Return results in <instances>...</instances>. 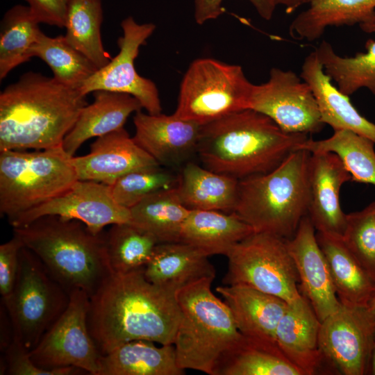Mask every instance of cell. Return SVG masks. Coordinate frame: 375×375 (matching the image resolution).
Instances as JSON below:
<instances>
[{"label":"cell","mask_w":375,"mask_h":375,"mask_svg":"<svg viewBox=\"0 0 375 375\" xmlns=\"http://www.w3.org/2000/svg\"><path fill=\"white\" fill-rule=\"evenodd\" d=\"M144 269L112 274L90 297L88 326L101 355L135 340L174 344L176 292L149 282Z\"/></svg>","instance_id":"obj_1"},{"label":"cell","mask_w":375,"mask_h":375,"mask_svg":"<svg viewBox=\"0 0 375 375\" xmlns=\"http://www.w3.org/2000/svg\"><path fill=\"white\" fill-rule=\"evenodd\" d=\"M88 104L79 89L40 73L22 74L0 94V151L62 146Z\"/></svg>","instance_id":"obj_2"},{"label":"cell","mask_w":375,"mask_h":375,"mask_svg":"<svg viewBox=\"0 0 375 375\" xmlns=\"http://www.w3.org/2000/svg\"><path fill=\"white\" fill-rule=\"evenodd\" d=\"M308 138L248 108L202 125L197 153L206 168L240 180L274 169Z\"/></svg>","instance_id":"obj_3"},{"label":"cell","mask_w":375,"mask_h":375,"mask_svg":"<svg viewBox=\"0 0 375 375\" xmlns=\"http://www.w3.org/2000/svg\"><path fill=\"white\" fill-rule=\"evenodd\" d=\"M13 233L69 294L81 290L90 297L113 274L106 232L95 234L81 221L45 215L14 227Z\"/></svg>","instance_id":"obj_4"},{"label":"cell","mask_w":375,"mask_h":375,"mask_svg":"<svg viewBox=\"0 0 375 375\" xmlns=\"http://www.w3.org/2000/svg\"><path fill=\"white\" fill-rule=\"evenodd\" d=\"M310 154L297 149L274 169L239 180L233 212L256 233L292 238L308 215Z\"/></svg>","instance_id":"obj_5"},{"label":"cell","mask_w":375,"mask_h":375,"mask_svg":"<svg viewBox=\"0 0 375 375\" xmlns=\"http://www.w3.org/2000/svg\"><path fill=\"white\" fill-rule=\"evenodd\" d=\"M212 278H204L176 292L181 312L174 345L177 362L212 375L222 353L240 336L231 311L211 290Z\"/></svg>","instance_id":"obj_6"},{"label":"cell","mask_w":375,"mask_h":375,"mask_svg":"<svg viewBox=\"0 0 375 375\" xmlns=\"http://www.w3.org/2000/svg\"><path fill=\"white\" fill-rule=\"evenodd\" d=\"M73 156L62 146L0 151V214L8 222L57 197L77 180Z\"/></svg>","instance_id":"obj_7"},{"label":"cell","mask_w":375,"mask_h":375,"mask_svg":"<svg viewBox=\"0 0 375 375\" xmlns=\"http://www.w3.org/2000/svg\"><path fill=\"white\" fill-rule=\"evenodd\" d=\"M253 85L240 65L210 58L196 59L183 77L174 114L205 125L248 109Z\"/></svg>","instance_id":"obj_8"},{"label":"cell","mask_w":375,"mask_h":375,"mask_svg":"<svg viewBox=\"0 0 375 375\" xmlns=\"http://www.w3.org/2000/svg\"><path fill=\"white\" fill-rule=\"evenodd\" d=\"M69 294L28 248L19 253L18 274L9 297L1 300L11 321L13 339L31 351L66 309Z\"/></svg>","instance_id":"obj_9"},{"label":"cell","mask_w":375,"mask_h":375,"mask_svg":"<svg viewBox=\"0 0 375 375\" xmlns=\"http://www.w3.org/2000/svg\"><path fill=\"white\" fill-rule=\"evenodd\" d=\"M226 256L225 285H247L288 303L301 297L298 272L286 239L254 232L235 244Z\"/></svg>","instance_id":"obj_10"},{"label":"cell","mask_w":375,"mask_h":375,"mask_svg":"<svg viewBox=\"0 0 375 375\" xmlns=\"http://www.w3.org/2000/svg\"><path fill=\"white\" fill-rule=\"evenodd\" d=\"M89 307L85 292L69 293L66 309L29 351L36 365L47 369L74 367L97 375L101 354L88 328Z\"/></svg>","instance_id":"obj_11"},{"label":"cell","mask_w":375,"mask_h":375,"mask_svg":"<svg viewBox=\"0 0 375 375\" xmlns=\"http://www.w3.org/2000/svg\"><path fill=\"white\" fill-rule=\"evenodd\" d=\"M249 108L269 117L287 133H317L324 126L310 85L290 70L273 67L267 82L253 84Z\"/></svg>","instance_id":"obj_12"},{"label":"cell","mask_w":375,"mask_h":375,"mask_svg":"<svg viewBox=\"0 0 375 375\" xmlns=\"http://www.w3.org/2000/svg\"><path fill=\"white\" fill-rule=\"evenodd\" d=\"M374 334L375 315L367 307L342 305L321 322L319 345L324 361L344 375L368 374Z\"/></svg>","instance_id":"obj_13"},{"label":"cell","mask_w":375,"mask_h":375,"mask_svg":"<svg viewBox=\"0 0 375 375\" xmlns=\"http://www.w3.org/2000/svg\"><path fill=\"white\" fill-rule=\"evenodd\" d=\"M120 25L123 35L117 40L118 54L85 81L79 90L86 96L97 90L129 94L148 113H160L162 106L156 84L138 74L134 66L140 46L153 33L156 25L139 24L131 16L123 19Z\"/></svg>","instance_id":"obj_14"},{"label":"cell","mask_w":375,"mask_h":375,"mask_svg":"<svg viewBox=\"0 0 375 375\" xmlns=\"http://www.w3.org/2000/svg\"><path fill=\"white\" fill-rule=\"evenodd\" d=\"M45 215H57L84 223L95 234L108 225L131 222L130 210L113 199L110 185L77 180L68 190L9 222L18 227Z\"/></svg>","instance_id":"obj_15"},{"label":"cell","mask_w":375,"mask_h":375,"mask_svg":"<svg viewBox=\"0 0 375 375\" xmlns=\"http://www.w3.org/2000/svg\"><path fill=\"white\" fill-rule=\"evenodd\" d=\"M287 245L298 272L300 292L322 322L342 304L318 244L316 230L308 215L301 220L293 237L287 240Z\"/></svg>","instance_id":"obj_16"},{"label":"cell","mask_w":375,"mask_h":375,"mask_svg":"<svg viewBox=\"0 0 375 375\" xmlns=\"http://www.w3.org/2000/svg\"><path fill=\"white\" fill-rule=\"evenodd\" d=\"M137 144L165 167L180 165L197 153L201 125L172 115L144 113L133 117Z\"/></svg>","instance_id":"obj_17"},{"label":"cell","mask_w":375,"mask_h":375,"mask_svg":"<svg viewBox=\"0 0 375 375\" xmlns=\"http://www.w3.org/2000/svg\"><path fill=\"white\" fill-rule=\"evenodd\" d=\"M72 161L78 180L110 186L130 172L159 165L124 128L98 137L88 154L73 156Z\"/></svg>","instance_id":"obj_18"},{"label":"cell","mask_w":375,"mask_h":375,"mask_svg":"<svg viewBox=\"0 0 375 375\" xmlns=\"http://www.w3.org/2000/svg\"><path fill=\"white\" fill-rule=\"evenodd\" d=\"M310 153L308 216L316 231L342 236L347 214L340 206V192L342 185L351 181V176L335 153Z\"/></svg>","instance_id":"obj_19"},{"label":"cell","mask_w":375,"mask_h":375,"mask_svg":"<svg viewBox=\"0 0 375 375\" xmlns=\"http://www.w3.org/2000/svg\"><path fill=\"white\" fill-rule=\"evenodd\" d=\"M321 322L302 294L288 303L275 333V340L285 356L303 375L317 374L324 356L319 345Z\"/></svg>","instance_id":"obj_20"},{"label":"cell","mask_w":375,"mask_h":375,"mask_svg":"<svg viewBox=\"0 0 375 375\" xmlns=\"http://www.w3.org/2000/svg\"><path fill=\"white\" fill-rule=\"evenodd\" d=\"M301 69L300 77L312 89L322 122L334 131H349L375 143V124L360 114L349 96L331 83L315 50L306 57Z\"/></svg>","instance_id":"obj_21"},{"label":"cell","mask_w":375,"mask_h":375,"mask_svg":"<svg viewBox=\"0 0 375 375\" xmlns=\"http://www.w3.org/2000/svg\"><path fill=\"white\" fill-rule=\"evenodd\" d=\"M208 257L183 242L158 243L144 274L149 282L176 292L202 279H215V269Z\"/></svg>","instance_id":"obj_22"},{"label":"cell","mask_w":375,"mask_h":375,"mask_svg":"<svg viewBox=\"0 0 375 375\" xmlns=\"http://www.w3.org/2000/svg\"><path fill=\"white\" fill-rule=\"evenodd\" d=\"M92 93L94 101L82 109L62 142L63 149L71 156L86 140L124 128L129 115L142 108L140 101L129 94L107 90Z\"/></svg>","instance_id":"obj_23"},{"label":"cell","mask_w":375,"mask_h":375,"mask_svg":"<svg viewBox=\"0 0 375 375\" xmlns=\"http://www.w3.org/2000/svg\"><path fill=\"white\" fill-rule=\"evenodd\" d=\"M216 290L228 306L241 334L275 340L277 326L288 303L244 284L218 286Z\"/></svg>","instance_id":"obj_24"},{"label":"cell","mask_w":375,"mask_h":375,"mask_svg":"<svg viewBox=\"0 0 375 375\" xmlns=\"http://www.w3.org/2000/svg\"><path fill=\"white\" fill-rule=\"evenodd\" d=\"M212 375H303L275 340L241 336L217 360Z\"/></svg>","instance_id":"obj_25"},{"label":"cell","mask_w":375,"mask_h":375,"mask_svg":"<svg viewBox=\"0 0 375 375\" xmlns=\"http://www.w3.org/2000/svg\"><path fill=\"white\" fill-rule=\"evenodd\" d=\"M154 342H126L99 360L97 375H183L173 344L156 346Z\"/></svg>","instance_id":"obj_26"},{"label":"cell","mask_w":375,"mask_h":375,"mask_svg":"<svg viewBox=\"0 0 375 375\" xmlns=\"http://www.w3.org/2000/svg\"><path fill=\"white\" fill-rule=\"evenodd\" d=\"M316 237L341 304L367 307L375 296V281L346 247L342 236L316 231Z\"/></svg>","instance_id":"obj_27"},{"label":"cell","mask_w":375,"mask_h":375,"mask_svg":"<svg viewBox=\"0 0 375 375\" xmlns=\"http://www.w3.org/2000/svg\"><path fill=\"white\" fill-rule=\"evenodd\" d=\"M253 229L234 212L190 210L182 228L180 242L189 244L208 256H226L231 249Z\"/></svg>","instance_id":"obj_28"},{"label":"cell","mask_w":375,"mask_h":375,"mask_svg":"<svg viewBox=\"0 0 375 375\" xmlns=\"http://www.w3.org/2000/svg\"><path fill=\"white\" fill-rule=\"evenodd\" d=\"M239 180L192 162H187L176 185L183 204L189 210L233 212L237 202Z\"/></svg>","instance_id":"obj_29"},{"label":"cell","mask_w":375,"mask_h":375,"mask_svg":"<svg viewBox=\"0 0 375 375\" xmlns=\"http://www.w3.org/2000/svg\"><path fill=\"white\" fill-rule=\"evenodd\" d=\"M358 25L365 33H375V13ZM365 47L366 52L357 53L353 57L338 55L331 44L324 40L315 49L324 72L346 95L362 88L375 95V40H367Z\"/></svg>","instance_id":"obj_30"},{"label":"cell","mask_w":375,"mask_h":375,"mask_svg":"<svg viewBox=\"0 0 375 375\" xmlns=\"http://www.w3.org/2000/svg\"><path fill=\"white\" fill-rule=\"evenodd\" d=\"M375 13V0H312L292 20V38L312 42L328 26L360 24Z\"/></svg>","instance_id":"obj_31"},{"label":"cell","mask_w":375,"mask_h":375,"mask_svg":"<svg viewBox=\"0 0 375 375\" xmlns=\"http://www.w3.org/2000/svg\"><path fill=\"white\" fill-rule=\"evenodd\" d=\"M129 210L131 223L153 235L158 243L180 242L190 211L182 202L176 186L148 196Z\"/></svg>","instance_id":"obj_32"},{"label":"cell","mask_w":375,"mask_h":375,"mask_svg":"<svg viewBox=\"0 0 375 375\" xmlns=\"http://www.w3.org/2000/svg\"><path fill=\"white\" fill-rule=\"evenodd\" d=\"M103 8L101 0H69L65 37L76 49L99 69L112 58L103 48L101 37Z\"/></svg>","instance_id":"obj_33"},{"label":"cell","mask_w":375,"mask_h":375,"mask_svg":"<svg viewBox=\"0 0 375 375\" xmlns=\"http://www.w3.org/2000/svg\"><path fill=\"white\" fill-rule=\"evenodd\" d=\"M375 143L349 131H336L324 140L308 138L299 147L310 153L332 152L342 160L351 181L375 186Z\"/></svg>","instance_id":"obj_34"},{"label":"cell","mask_w":375,"mask_h":375,"mask_svg":"<svg viewBox=\"0 0 375 375\" xmlns=\"http://www.w3.org/2000/svg\"><path fill=\"white\" fill-rule=\"evenodd\" d=\"M51 68L53 78L70 88L79 89L98 68L85 55L73 47L65 35L49 37L40 31L30 50Z\"/></svg>","instance_id":"obj_35"},{"label":"cell","mask_w":375,"mask_h":375,"mask_svg":"<svg viewBox=\"0 0 375 375\" xmlns=\"http://www.w3.org/2000/svg\"><path fill=\"white\" fill-rule=\"evenodd\" d=\"M28 6L15 5L4 14L0 28V80L32 57L30 50L40 33Z\"/></svg>","instance_id":"obj_36"},{"label":"cell","mask_w":375,"mask_h":375,"mask_svg":"<svg viewBox=\"0 0 375 375\" xmlns=\"http://www.w3.org/2000/svg\"><path fill=\"white\" fill-rule=\"evenodd\" d=\"M157 239L132 223L111 225L106 232V247L113 274H127L145 267Z\"/></svg>","instance_id":"obj_37"},{"label":"cell","mask_w":375,"mask_h":375,"mask_svg":"<svg viewBox=\"0 0 375 375\" xmlns=\"http://www.w3.org/2000/svg\"><path fill=\"white\" fill-rule=\"evenodd\" d=\"M178 181V176L157 165L130 172L110 187L114 200L130 209L148 196L176 187Z\"/></svg>","instance_id":"obj_38"},{"label":"cell","mask_w":375,"mask_h":375,"mask_svg":"<svg viewBox=\"0 0 375 375\" xmlns=\"http://www.w3.org/2000/svg\"><path fill=\"white\" fill-rule=\"evenodd\" d=\"M342 238L346 247L375 281V202L347 214Z\"/></svg>","instance_id":"obj_39"},{"label":"cell","mask_w":375,"mask_h":375,"mask_svg":"<svg viewBox=\"0 0 375 375\" xmlns=\"http://www.w3.org/2000/svg\"><path fill=\"white\" fill-rule=\"evenodd\" d=\"M81 372L84 371L74 367L51 369L41 368L33 361L30 356L29 351L19 342L13 339L3 352V365H1L0 374L72 375L80 374Z\"/></svg>","instance_id":"obj_40"},{"label":"cell","mask_w":375,"mask_h":375,"mask_svg":"<svg viewBox=\"0 0 375 375\" xmlns=\"http://www.w3.org/2000/svg\"><path fill=\"white\" fill-rule=\"evenodd\" d=\"M24 247L15 235L0 246V294L1 300L7 299L12 292L17 279L19 253Z\"/></svg>","instance_id":"obj_41"},{"label":"cell","mask_w":375,"mask_h":375,"mask_svg":"<svg viewBox=\"0 0 375 375\" xmlns=\"http://www.w3.org/2000/svg\"><path fill=\"white\" fill-rule=\"evenodd\" d=\"M258 15L265 20H270L277 6L274 0H248ZM223 0H194V19L198 24L217 19L222 14Z\"/></svg>","instance_id":"obj_42"},{"label":"cell","mask_w":375,"mask_h":375,"mask_svg":"<svg viewBox=\"0 0 375 375\" xmlns=\"http://www.w3.org/2000/svg\"><path fill=\"white\" fill-rule=\"evenodd\" d=\"M39 23L65 27L69 0H26Z\"/></svg>","instance_id":"obj_43"},{"label":"cell","mask_w":375,"mask_h":375,"mask_svg":"<svg viewBox=\"0 0 375 375\" xmlns=\"http://www.w3.org/2000/svg\"><path fill=\"white\" fill-rule=\"evenodd\" d=\"M312 0H274L276 6H283L285 12L290 14L294 12L300 6L309 3Z\"/></svg>","instance_id":"obj_44"},{"label":"cell","mask_w":375,"mask_h":375,"mask_svg":"<svg viewBox=\"0 0 375 375\" xmlns=\"http://www.w3.org/2000/svg\"><path fill=\"white\" fill-rule=\"evenodd\" d=\"M369 374L375 375V344L372 351Z\"/></svg>","instance_id":"obj_45"},{"label":"cell","mask_w":375,"mask_h":375,"mask_svg":"<svg viewBox=\"0 0 375 375\" xmlns=\"http://www.w3.org/2000/svg\"><path fill=\"white\" fill-rule=\"evenodd\" d=\"M367 308L372 314L375 315V296L369 303Z\"/></svg>","instance_id":"obj_46"},{"label":"cell","mask_w":375,"mask_h":375,"mask_svg":"<svg viewBox=\"0 0 375 375\" xmlns=\"http://www.w3.org/2000/svg\"><path fill=\"white\" fill-rule=\"evenodd\" d=\"M374 338H375V334H374Z\"/></svg>","instance_id":"obj_47"}]
</instances>
